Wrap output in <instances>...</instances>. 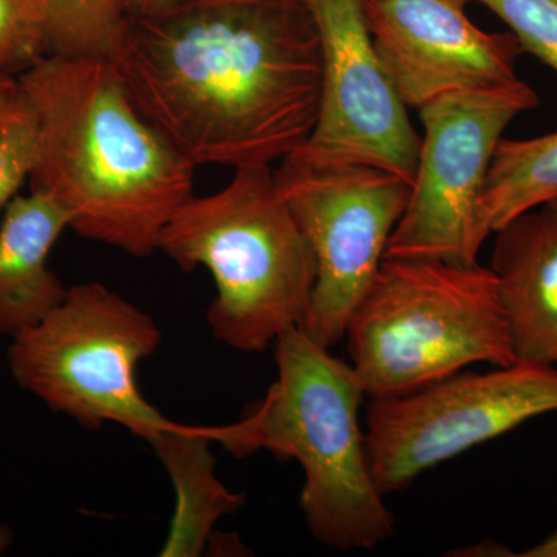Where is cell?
Here are the masks:
<instances>
[{"label": "cell", "instance_id": "cell-1", "mask_svg": "<svg viewBox=\"0 0 557 557\" xmlns=\"http://www.w3.org/2000/svg\"><path fill=\"white\" fill-rule=\"evenodd\" d=\"M108 60L143 119L194 168L271 166L317 124L321 44L304 0L129 17Z\"/></svg>", "mask_w": 557, "mask_h": 557}, {"label": "cell", "instance_id": "cell-2", "mask_svg": "<svg viewBox=\"0 0 557 557\" xmlns=\"http://www.w3.org/2000/svg\"><path fill=\"white\" fill-rule=\"evenodd\" d=\"M36 124L32 193L79 236L148 258L196 168L143 119L108 58L44 57L17 78Z\"/></svg>", "mask_w": 557, "mask_h": 557}, {"label": "cell", "instance_id": "cell-3", "mask_svg": "<svg viewBox=\"0 0 557 557\" xmlns=\"http://www.w3.org/2000/svg\"><path fill=\"white\" fill-rule=\"evenodd\" d=\"M274 344L277 380L239 421L211 426L212 440L237 457L269 450L295 458L306 475L299 505L313 537L341 552L379 547L395 523L359 426L368 397L361 381L300 327Z\"/></svg>", "mask_w": 557, "mask_h": 557}, {"label": "cell", "instance_id": "cell-4", "mask_svg": "<svg viewBox=\"0 0 557 557\" xmlns=\"http://www.w3.org/2000/svg\"><path fill=\"white\" fill-rule=\"evenodd\" d=\"M182 271L205 267L218 296L207 313L214 338L258 354L299 327L317 282V259L271 166L236 170L225 188L190 197L159 242Z\"/></svg>", "mask_w": 557, "mask_h": 557}, {"label": "cell", "instance_id": "cell-5", "mask_svg": "<svg viewBox=\"0 0 557 557\" xmlns=\"http://www.w3.org/2000/svg\"><path fill=\"white\" fill-rule=\"evenodd\" d=\"M344 338L370 398L410 394L480 362H518L496 274L479 263L384 259Z\"/></svg>", "mask_w": 557, "mask_h": 557}, {"label": "cell", "instance_id": "cell-6", "mask_svg": "<svg viewBox=\"0 0 557 557\" xmlns=\"http://www.w3.org/2000/svg\"><path fill=\"white\" fill-rule=\"evenodd\" d=\"M163 341L148 313L100 284L70 287L35 327L11 339L7 361L17 386L84 428L116 423L152 442L175 421L143 397L137 370Z\"/></svg>", "mask_w": 557, "mask_h": 557}, {"label": "cell", "instance_id": "cell-7", "mask_svg": "<svg viewBox=\"0 0 557 557\" xmlns=\"http://www.w3.org/2000/svg\"><path fill=\"white\" fill-rule=\"evenodd\" d=\"M537 104L536 91L519 78L443 95L418 110L424 135L416 177L384 259L479 263L487 239L479 205L494 153L509 124Z\"/></svg>", "mask_w": 557, "mask_h": 557}, {"label": "cell", "instance_id": "cell-8", "mask_svg": "<svg viewBox=\"0 0 557 557\" xmlns=\"http://www.w3.org/2000/svg\"><path fill=\"white\" fill-rule=\"evenodd\" d=\"M274 178L317 259V282L299 327L332 348L346 336L351 314L383 265L410 183L379 168L299 153L282 160Z\"/></svg>", "mask_w": 557, "mask_h": 557}, {"label": "cell", "instance_id": "cell-9", "mask_svg": "<svg viewBox=\"0 0 557 557\" xmlns=\"http://www.w3.org/2000/svg\"><path fill=\"white\" fill-rule=\"evenodd\" d=\"M557 412L556 366L518 361L493 372L454 373L366 410L370 471L381 493L545 413Z\"/></svg>", "mask_w": 557, "mask_h": 557}, {"label": "cell", "instance_id": "cell-10", "mask_svg": "<svg viewBox=\"0 0 557 557\" xmlns=\"http://www.w3.org/2000/svg\"><path fill=\"white\" fill-rule=\"evenodd\" d=\"M321 44V100L306 145L293 153L364 164L412 185L421 137L370 36L361 0H304Z\"/></svg>", "mask_w": 557, "mask_h": 557}, {"label": "cell", "instance_id": "cell-11", "mask_svg": "<svg viewBox=\"0 0 557 557\" xmlns=\"http://www.w3.org/2000/svg\"><path fill=\"white\" fill-rule=\"evenodd\" d=\"M373 46L408 108L519 79L512 33L482 30L468 0H361Z\"/></svg>", "mask_w": 557, "mask_h": 557}, {"label": "cell", "instance_id": "cell-12", "mask_svg": "<svg viewBox=\"0 0 557 557\" xmlns=\"http://www.w3.org/2000/svg\"><path fill=\"white\" fill-rule=\"evenodd\" d=\"M494 234L490 269L497 277L516 358L557 366V197Z\"/></svg>", "mask_w": 557, "mask_h": 557}, {"label": "cell", "instance_id": "cell-13", "mask_svg": "<svg viewBox=\"0 0 557 557\" xmlns=\"http://www.w3.org/2000/svg\"><path fill=\"white\" fill-rule=\"evenodd\" d=\"M69 228L64 209L44 194L16 196L0 222V336L21 335L57 309L69 288L49 269Z\"/></svg>", "mask_w": 557, "mask_h": 557}, {"label": "cell", "instance_id": "cell-14", "mask_svg": "<svg viewBox=\"0 0 557 557\" xmlns=\"http://www.w3.org/2000/svg\"><path fill=\"white\" fill-rule=\"evenodd\" d=\"M212 429L175 424L149 443L174 485L177 504L170 534L160 549L163 557H196L207 548L215 523L244 507L215 475L211 453Z\"/></svg>", "mask_w": 557, "mask_h": 557}, {"label": "cell", "instance_id": "cell-15", "mask_svg": "<svg viewBox=\"0 0 557 557\" xmlns=\"http://www.w3.org/2000/svg\"><path fill=\"white\" fill-rule=\"evenodd\" d=\"M557 197V131L528 139L502 138L479 205L483 234Z\"/></svg>", "mask_w": 557, "mask_h": 557}, {"label": "cell", "instance_id": "cell-16", "mask_svg": "<svg viewBox=\"0 0 557 557\" xmlns=\"http://www.w3.org/2000/svg\"><path fill=\"white\" fill-rule=\"evenodd\" d=\"M46 57L108 58L124 30L127 0H32Z\"/></svg>", "mask_w": 557, "mask_h": 557}, {"label": "cell", "instance_id": "cell-17", "mask_svg": "<svg viewBox=\"0 0 557 557\" xmlns=\"http://www.w3.org/2000/svg\"><path fill=\"white\" fill-rule=\"evenodd\" d=\"M493 11L508 25L520 49L557 75V0H468Z\"/></svg>", "mask_w": 557, "mask_h": 557}, {"label": "cell", "instance_id": "cell-18", "mask_svg": "<svg viewBox=\"0 0 557 557\" xmlns=\"http://www.w3.org/2000/svg\"><path fill=\"white\" fill-rule=\"evenodd\" d=\"M44 57L30 0H0V70L21 75Z\"/></svg>", "mask_w": 557, "mask_h": 557}, {"label": "cell", "instance_id": "cell-19", "mask_svg": "<svg viewBox=\"0 0 557 557\" xmlns=\"http://www.w3.org/2000/svg\"><path fill=\"white\" fill-rule=\"evenodd\" d=\"M36 148V124L22 100L21 112L0 131V211L7 208L25 180L30 177Z\"/></svg>", "mask_w": 557, "mask_h": 557}, {"label": "cell", "instance_id": "cell-20", "mask_svg": "<svg viewBox=\"0 0 557 557\" xmlns=\"http://www.w3.org/2000/svg\"><path fill=\"white\" fill-rule=\"evenodd\" d=\"M22 109L21 87L10 73L0 70V131L10 123Z\"/></svg>", "mask_w": 557, "mask_h": 557}, {"label": "cell", "instance_id": "cell-21", "mask_svg": "<svg viewBox=\"0 0 557 557\" xmlns=\"http://www.w3.org/2000/svg\"><path fill=\"white\" fill-rule=\"evenodd\" d=\"M178 5V0H127L129 17H149L166 13Z\"/></svg>", "mask_w": 557, "mask_h": 557}, {"label": "cell", "instance_id": "cell-22", "mask_svg": "<svg viewBox=\"0 0 557 557\" xmlns=\"http://www.w3.org/2000/svg\"><path fill=\"white\" fill-rule=\"evenodd\" d=\"M522 556L525 557H557V531L544 539L541 544H537L536 547L528 549V552L522 553Z\"/></svg>", "mask_w": 557, "mask_h": 557}, {"label": "cell", "instance_id": "cell-23", "mask_svg": "<svg viewBox=\"0 0 557 557\" xmlns=\"http://www.w3.org/2000/svg\"><path fill=\"white\" fill-rule=\"evenodd\" d=\"M252 2H259V0H178V5H194V7L239 5V3H252Z\"/></svg>", "mask_w": 557, "mask_h": 557}, {"label": "cell", "instance_id": "cell-24", "mask_svg": "<svg viewBox=\"0 0 557 557\" xmlns=\"http://www.w3.org/2000/svg\"><path fill=\"white\" fill-rule=\"evenodd\" d=\"M11 541H13V534L10 528L0 525V555L9 549Z\"/></svg>", "mask_w": 557, "mask_h": 557}]
</instances>
